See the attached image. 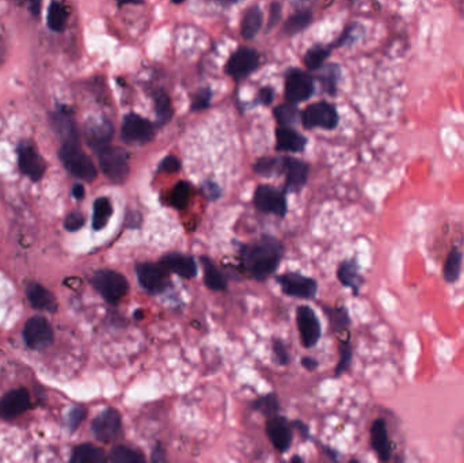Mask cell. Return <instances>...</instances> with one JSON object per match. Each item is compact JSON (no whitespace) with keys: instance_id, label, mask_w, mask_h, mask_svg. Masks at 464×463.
Wrapping results in <instances>:
<instances>
[{"instance_id":"cell-1","label":"cell","mask_w":464,"mask_h":463,"mask_svg":"<svg viewBox=\"0 0 464 463\" xmlns=\"http://www.w3.org/2000/svg\"><path fill=\"white\" fill-rule=\"evenodd\" d=\"M282 253L284 247L275 238L262 237L242 247V264L255 280L264 281L277 271Z\"/></svg>"},{"instance_id":"cell-2","label":"cell","mask_w":464,"mask_h":463,"mask_svg":"<svg viewBox=\"0 0 464 463\" xmlns=\"http://www.w3.org/2000/svg\"><path fill=\"white\" fill-rule=\"evenodd\" d=\"M58 157L71 175L87 182L95 180L97 167L94 166L90 157L83 152L81 141L61 143Z\"/></svg>"},{"instance_id":"cell-3","label":"cell","mask_w":464,"mask_h":463,"mask_svg":"<svg viewBox=\"0 0 464 463\" xmlns=\"http://www.w3.org/2000/svg\"><path fill=\"white\" fill-rule=\"evenodd\" d=\"M104 174L114 184H124L129 174V155L115 146H108L97 152Z\"/></svg>"},{"instance_id":"cell-4","label":"cell","mask_w":464,"mask_h":463,"mask_svg":"<svg viewBox=\"0 0 464 463\" xmlns=\"http://www.w3.org/2000/svg\"><path fill=\"white\" fill-rule=\"evenodd\" d=\"M91 284L95 291L110 304H115L122 299L129 291V283L121 273L102 269L94 273Z\"/></svg>"},{"instance_id":"cell-5","label":"cell","mask_w":464,"mask_h":463,"mask_svg":"<svg viewBox=\"0 0 464 463\" xmlns=\"http://www.w3.org/2000/svg\"><path fill=\"white\" fill-rule=\"evenodd\" d=\"M22 337L30 350L44 351L54 343L55 334L49 321L42 315L29 318L24 327Z\"/></svg>"},{"instance_id":"cell-6","label":"cell","mask_w":464,"mask_h":463,"mask_svg":"<svg viewBox=\"0 0 464 463\" xmlns=\"http://www.w3.org/2000/svg\"><path fill=\"white\" fill-rule=\"evenodd\" d=\"M155 136V125L136 113H128L122 118L121 139L127 144L141 146Z\"/></svg>"},{"instance_id":"cell-7","label":"cell","mask_w":464,"mask_h":463,"mask_svg":"<svg viewBox=\"0 0 464 463\" xmlns=\"http://www.w3.org/2000/svg\"><path fill=\"white\" fill-rule=\"evenodd\" d=\"M301 124L307 130L322 128V130H334L339 124V116L335 107L328 102H317L301 113Z\"/></svg>"},{"instance_id":"cell-8","label":"cell","mask_w":464,"mask_h":463,"mask_svg":"<svg viewBox=\"0 0 464 463\" xmlns=\"http://www.w3.org/2000/svg\"><path fill=\"white\" fill-rule=\"evenodd\" d=\"M315 86L314 79L299 68H291L285 74V88L284 95L288 104H301L311 98Z\"/></svg>"},{"instance_id":"cell-9","label":"cell","mask_w":464,"mask_h":463,"mask_svg":"<svg viewBox=\"0 0 464 463\" xmlns=\"http://www.w3.org/2000/svg\"><path fill=\"white\" fill-rule=\"evenodd\" d=\"M18 166L19 170L33 182L41 181L47 171V162L31 140H24L19 143Z\"/></svg>"},{"instance_id":"cell-10","label":"cell","mask_w":464,"mask_h":463,"mask_svg":"<svg viewBox=\"0 0 464 463\" xmlns=\"http://www.w3.org/2000/svg\"><path fill=\"white\" fill-rule=\"evenodd\" d=\"M137 281L148 294H161L170 285L168 273L161 264L140 262L136 265Z\"/></svg>"},{"instance_id":"cell-11","label":"cell","mask_w":464,"mask_h":463,"mask_svg":"<svg viewBox=\"0 0 464 463\" xmlns=\"http://www.w3.org/2000/svg\"><path fill=\"white\" fill-rule=\"evenodd\" d=\"M281 291L292 298L314 299L318 292V284L314 278L301 273H284L277 277Z\"/></svg>"},{"instance_id":"cell-12","label":"cell","mask_w":464,"mask_h":463,"mask_svg":"<svg viewBox=\"0 0 464 463\" xmlns=\"http://www.w3.org/2000/svg\"><path fill=\"white\" fill-rule=\"evenodd\" d=\"M259 56L253 48H239L228 58L225 72L235 81H242L258 68Z\"/></svg>"},{"instance_id":"cell-13","label":"cell","mask_w":464,"mask_h":463,"mask_svg":"<svg viewBox=\"0 0 464 463\" xmlns=\"http://www.w3.org/2000/svg\"><path fill=\"white\" fill-rule=\"evenodd\" d=\"M122 420L121 414L115 409L108 408L101 411L91 423V432L94 437L102 443H110L121 432Z\"/></svg>"},{"instance_id":"cell-14","label":"cell","mask_w":464,"mask_h":463,"mask_svg":"<svg viewBox=\"0 0 464 463\" xmlns=\"http://www.w3.org/2000/svg\"><path fill=\"white\" fill-rule=\"evenodd\" d=\"M296 324L301 344L305 348H314L322 336V327L315 311L310 306H301L296 313Z\"/></svg>"},{"instance_id":"cell-15","label":"cell","mask_w":464,"mask_h":463,"mask_svg":"<svg viewBox=\"0 0 464 463\" xmlns=\"http://www.w3.org/2000/svg\"><path fill=\"white\" fill-rule=\"evenodd\" d=\"M114 134V127L106 117H91L84 125V137L87 144L98 152L99 150L110 146L111 137Z\"/></svg>"},{"instance_id":"cell-16","label":"cell","mask_w":464,"mask_h":463,"mask_svg":"<svg viewBox=\"0 0 464 463\" xmlns=\"http://www.w3.org/2000/svg\"><path fill=\"white\" fill-rule=\"evenodd\" d=\"M254 205L265 214H273L277 217L287 215V200L282 191L269 185H259L254 193Z\"/></svg>"},{"instance_id":"cell-17","label":"cell","mask_w":464,"mask_h":463,"mask_svg":"<svg viewBox=\"0 0 464 463\" xmlns=\"http://www.w3.org/2000/svg\"><path fill=\"white\" fill-rule=\"evenodd\" d=\"M30 409L28 389H15L6 393L0 400V417L6 421L15 420Z\"/></svg>"},{"instance_id":"cell-18","label":"cell","mask_w":464,"mask_h":463,"mask_svg":"<svg viewBox=\"0 0 464 463\" xmlns=\"http://www.w3.org/2000/svg\"><path fill=\"white\" fill-rule=\"evenodd\" d=\"M282 171L285 173V187L284 191L289 193H299L305 187L308 180V164L301 159L292 157L282 158Z\"/></svg>"},{"instance_id":"cell-19","label":"cell","mask_w":464,"mask_h":463,"mask_svg":"<svg viewBox=\"0 0 464 463\" xmlns=\"http://www.w3.org/2000/svg\"><path fill=\"white\" fill-rule=\"evenodd\" d=\"M266 435L278 453H285L292 444V428L287 418L278 414L268 418Z\"/></svg>"},{"instance_id":"cell-20","label":"cell","mask_w":464,"mask_h":463,"mask_svg":"<svg viewBox=\"0 0 464 463\" xmlns=\"http://www.w3.org/2000/svg\"><path fill=\"white\" fill-rule=\"evenodd\" d=\"M159 264L167 272L175 273L184 278H194L198 273V267L194 257L181 253L166 254L161 258Z\"/></svg>"},{"instance_id":"cell-21","label":"cell","mask_w":464,"mask_h":463,"mask_svg":"<svg viewBox=\"0 0 464 463\" xmlns=\"http://www.w3.org/2000/svg\"><path fill=\"white\" fill-rule=\"evenodd\" d=\"M26 297H28L29 303L33 308L45 311V313H56L58 303L56 299L55 295L47 290L44 285L30 281L26 287Z\"/></svg>"},{"instance_id":"cell-22","label":"cell","mask_w":464,"mask_h":463,"mask_svg":"<svg viewBox=\"0 0 464 463\" xmlns=\"http://www.w3.org/2000/svg\"><path fill=\"white\" fill-rule=\"evenodd\" d=\"M371 444L378 458L383 463L388 462L391 457V443H390L385 421L382 418L375 420L371 427Z\"/></svg>"},{"instance_id":"cell-23","label":"cell","mask_w":464,"mask_h":463,"mask_svg":"<svg viewBox=\"0 0 464 463\" xmlns=\"http://www.w3.org/2000/svg\"><path fill=\"white\" fill-rule=\"evenodd\" d=\"M51 124L56 134L61 139V143L81 141L77 125L71 116L65 110H58L51 114Z\"/></svg>"},{"instance_id":"cell-24","label":"cell","mask_w":464,"mask_h":463,"mask_svg":"<svg viewBox=\"0 0 464 463\" xmlns=\"http://www.w3.org/2000/svg\"><path fill=\"white\" fill-rule=\"evenodd\" d=\"M275 148L285 152H301L307 146V139L292 128L280 127L275 131Z\"/></svg>"},{"instance_id":"cell-25","label":"cell","mask_w":464,"mask_h":463,"mask_svg":"<svg viewBox=\"0 0 464 463\" xmlns=\"http://www.w3.org/2000/svg\"><path fill=\"white\" fill-rule=\"evenodd\" d=\"M337 277L344 287L353 290L355 295L358 294V290L362 284V277L360 276L358 264L355 262V260H346L341 262L337 271Z\"/></svg>"},{"instance_id":"cell-26","label":"cell","mask_w":464,"mask_h":463,"mask_svg":"<svg viewBox=\"0 0 464 463\" xmlns=\"http://www.w3.org/2000/svg\"><path fill=\"white\" fill-rule=\"evenodd\" d=\"M71 463H108L106 454L102 448L90 444L83 443L74 448L71 455Z\"/></svg>"},{"instance_id":"cell-27","label":"cell","mask_w":464,"mask_h":463,"mask_svg":"<svg viewBox=\"0 0 464 463\" xmlns=\"http://www.w3.org/2000/svg\"><path fill=\"white\" fill-rule=\"evenodd\" d=\"M264 24V13L258 6H253L247 8L241 25V33L245 40H253Z\"/></svg>"},{"instance_id":"cell-28","label":"cell","mask_w":464,"mask_h":463,"mask_svg":"<svg viewBox=\"0 0 464 463\" xmlns=\"http://www.w3.org/2000/svg\"><path fill=\"white\" fill-rule=\"evenodd\" d=\"M201 264L204 268V281L205 285L212 291H224L227 288V280L224 274L220 272L218 267L208 257L201 258Z\"/></svg>"},{"instance_id":"cell-29","label":"cell","mask_w":464,"mask_h":463,"mask_svg":"<svg viewBox=\"0 0 464 463\" xmlns=\"http://www.w3.org/2000/svg\"><path fill=\"white\" fill-rule=\"evenodd\" d=\"M463 253L458 249H452L447 256L442 267V277L447 283H456L462 273Z\"/></svg>"},{"instance_id":"cell-30","label":"cell","mask_w":464,"mask_h":463,"mask_svg":"<svg viewBox=\"0 0 464 463\" xmlns=\"http://www.w3.org/2000/svg\"><path fill=\"white\" fill-rule=\"evenodd\" d=\"M333 47L330 45H323V44H315L312 45L304 55V65L310 71H318L322 70L325 61L328 60V56L331 54Z\"/></svg>"},{"instance_id":"cell-31","label":"cell","mask_w":464,"mask_h":463,"mask_svg":"<svg viewBox=\"0 0 464 463\" xmlns=\"http://www.w3.org/2000/svg\"><path fill=\"white\" fill-rule=\"evenodd\" d=\"M113 214V207L108 197H99L93 207V230L101 231L106 227Z\"/></svg>"},{"instance_id":"cell-32","label":"cell","mask_w":464,"mask_h":463,"mask_svg":"<svg viewBox=\"0 0 464 463\" xmlns=\"http://www.w3.org/2000/svg\"><path fill=\"white\" fill-rule=\"evenodd\" d=\"M152 100H154V108H155L158 125L167 124L173 117V105H171L168 94L162 88H158L152 93Z\"/></svg>"},{"instance_id":"cell-33","label":"cell","mask_w":464,"mask_h":463,"mask_svg":"<svg viewBox=\"0 0 464 463\" xmlns=\"http://www.w3.org/2000/svg\"><path fill=\"white\" fill-rule=\"evenodd\" d=\"M312 24V13L310 10H303L291 15L282 25L281 31L287 36H294L301 33Z\"/></svg>"},{"instance_id":"cell-34","label":"cell","mask_w":464,"mask_h":463,"mask_svg":"<svg viewBox=\"0 0 464 463\" xmlns=\"http://www.w3.org/2000/svg\"><path fill=\"white\" fill-rule=\"evenodd\" d=\"M111 463H145V457L141 451L128 446H115L110 451Z\"/></svg>"},{"instance_id":"cell-35","label":"cell","mask_w":464,"mask_h":463,"mask_svg":"<svg viewBox=\"0 0 464 463\" xmlns=\"http://www.w3.org/2000/svg\"><path fill=\"white\" fill-rule=\"evenodd\" d=\"M341 74L342 71L338 64H328L322 67V71L319 74V81L323 90L330 95H335L338 83L341 81Z\"/></svg>"},{"instance_id":"cell-36","label":"cell","mask_w":464,"mask_h":463,"mask_svg":"<svg viewBox=\"0 0 464 463\" xmlns=\"http://www.w3.org/2000/svg\"><path fill=\"white\" fill-rule=\"evenodd\" d=\"M273 114L277 123L285 128H291L292 125H296L298 121L301 120V113L298 109V107L294 104H288V102L278 105L273 110Z\"/></svg>"},{"instance_id":"cell-37","label":"cell","mask_w":464,"mask_h":463,"mask_svg":"<svg viewBox=\"0 0 464 463\" xmlns=\"http://www.w3.org/2000/svg\"><path fill=\"white\" fill-rule=\"evenodd\" d=\"M67 18H68V11L61 3L54 1L49 4L47 21H48V26L51 30L57 31V33L63 31L65 29Z\"/></svg>"},{"instance_id":"cell-38","label":"cell","mask_w":464,"mask_h":463,"mask_svg":"<svg viewBox=\"0 0 464 463\" xmlns=\"http://www.w3.org/2000/svg\"><path fill=\"white\" fill-rule=\"evenodd\" d=\"M251 408H253V410L261 413L262 416H265L266 418H272L274 416H277L280 404H278L277 395L274 393H269V394L262 395L258 400H255L251 404Z\"/></svg>"},{"instance_id":"cell-39","label":"cell","mask_w":464,"mask_h":463,"mask_svg":"<svg viewBox=\"0 0 464 463\" xmlns=\"http://www.w3.org/2000/svg\"><path fill=\"white\" fill-rule=\"evenodd\" d=\"M325 314L328 318V322L331 325L333 331H341L346 330L351 325V318L346 311V308H333V307H325Z\"/></svg>"},{"instance_id":"cell-40","label":"cell","mask_w":464,"mask_h":463,"mask_svg":"<svg viewBox=\"0 0 464 463\" xmlns=\"http://www.w3.org/2000/svg\"><path fill=\"white\" fill-rule=\"evenodd\" d=\"M189 198H191V185L186 181H179L175 184L168 201L175 210H184L188 205Z\"/></svg>"},{"instance_id":"cell-41","label":"cell","mask_w":464,"mask_h":463,"mask_svg":"<svg viewBox=\"0 0 464 463\" xmlns=\"http://www.w3.org/2000/svg\"><path fill=\"white\" fill-rule=\"evenodd\" d=\"M253 168L258 175H264V177L273 175L278 171H282V158L264 157L255 162Z\"/></svg>"},{"instance_id":"cell-42","label":"cell","mask_w":464,"mask_h":463,"mask_svg":"<svg viewBox=\"0 0 464 463\" xmlns=\"http://www.w3.org/2000/svg\"><path fill=\"white\" fill-rule=\"evenodd\" d=\"M352 357H353V354H352V347H351L349 341L342 343L341 348H339V360H338V364H337V368H335V377H339L345 371L349 370L351 363H352Z\"/></svg>"},{"instance_id":"cell-43","label":"cell","mask_w":464,"mask_h":463,"mask_svg":"<svg viewBox=\"0 0 464 463\" xmlns=\"http://www.w3.org/2000/svg\"><path fill=\"white\" fill-rule=\"evenodd\" d=\"M86 414H87V410L83 408V407H74V408L70 410V413L67 414L65 424H67V428L70 430L71 434L78 430V427L82 424Z\"/></svg>"},{"instance_id":"cell-44","label":"cell","mask_w":464,"mask_h":463,"mask_svg":"<svg viewBox=\"0 0 464 463\" xmlns=\"http://www.w3.org/2000/svg\"><path fill=\"white\" fill-rule=\"evenodd\" d=\"M212 100V90L209 87H202L197 91V94L193 98L191 102V109L204 110L209 108Z\"/></svg>"},{"instance_id":"cell-45","label":"cell","mask_w":464,"mask_h":463,"mask_svg":"<svg viewBox=\"0 0 464 463\" xmlns=\"http://www.w3.org/2000/svg\"><path fill=\"white\" fill-rule=\"evenodd\" d=\"M84 215L79 211H72L71 214L67 215V218L64 220V228L70 233H75L79 231L84 226Z\"/></svg>"},{"instance_id":"cell-46","label":"cell","mask_w":464,"mask_h":463,"mask_svg":"<svg viewBox=\"0 0 464 463\" xmlns=\"http://www.w3.org/2000/svg\"><path fill=\"white\" fill-rule=\"evenodd\" d=\"M272 348H273L274 359L277 360V363L280 366H287L289 363V354H288L287 345L280 338H274Z\"/></svg>"},{"instance_id":"cell-47","label":"cell","mask_w":464,"mask_h":463,"mask_svg":"<svg viewBox=\"0 0 464 463\" xmlns=\"http://www.w3.org/2000/svg\"><path fill=\"white\" fill-rule=\"evenodd\" d=\"M179 168H181L179 159L177 157H174V155H168V157H166L164 159H162V162L159 164L158 173H161V171H164V173H177Z\"/></svg>"},{"instance_id":"cell-48","label":"cell","mask_w":464,"mask_h":463,"mask_svg":"<svg viewBox=\"0 0 464 463\" xmlns=\"http://www.w3.org/2000/svg\"><path fill=\"white\" fill-rule=\"evenodd\" d=\"M202 191H204V196H205L208 200H211V201L218 200V197L221 196V189L218 188V184L211 182V181L204 182V185H202Z\"/></svg>"},{"instance_id":"cell-49","label":"cell","mask_w":464,"mask_h":463,"mask_svg":"<svg viewBox=\"0 0 464 463\" xmlns=\"http://www.w3.org/2000/svg\"><path fill=\"white\" fill-rule=\"evenodd\" d=\"M274 98V91L273 88L271 87H264L259 90L258 95H257V100H255V104H261V105H271L273 102Z\"/></svg>"},{"instance_id":"cell-50","label":"cell","mask_w":464,"mask_h":463,"mask_svg":"<svg viewBox=\"0 0 464 463\" xmlns=\"http://www.w3.org/2000/svg\"><path fill=\"white\" fill-rule=\"evenodd\" d=\"M280 18H281V4L280 3H272L266 31H271L277 25V22L280 21Z\"/></svg>"},{"instance_id":"cell-51","label":"cell","mask_w":464,"mask_h":463,"mask_svg":"<svg viewBox=\"0 0 464 463\" xmlns=\"http://www.w3.org/2000/svg\"><path fill=\"white\" fill-rule=\"evenodd\" d=\"M301 364H303V367H304L305 370H308V371H315V370L318 368V366H319L318 360L314 359V357H311V356H305V357H303Z\"/></svg>"},{"instance_id":"cell-52","label":"cell","mask_w":464,"mask_h":463,"mask_svg":"<svg viewBox=\"0 0 464 463\" xmlns=\"http://www.w3.org/2000/svg\"><path fill=\"white\" fill-rule=\"evenodd\" d=\"M84 194H86V189L82 184H75L72 188V197L77 200H82Z\"/></svg>"},{"instance_id":"cell-53","label":"cell","mask_w":464,"mask_h":463,"mask_svg":"<svg viewBox=\"0 0 464 463\" xmlns=\"http://www.w3.org/2000/svg\"><path fill=\"white\" fill-rule=\"evenodd\" d=\"M294 425L298 428V432L301 434V436L303 437V439H307V437L310 436L308 427H307L304 423H301V421H295V423H294Z\"/></svg>"},{"instance_id":"cell-54","label":"cell","mask_w":464,"mask_h":463,"mask_svg":"<svg viewBox=\"0 0 464 463\" xmlns=\"http://www.w3.org/2000/svg\"><path fill=\"white\" fill-rule=\"evenodd\" d=\"M41 11V3L40 1H35V3H31L30 4V13L33 15H38Z\"/></svg>"},{"instance_id":"cell-55","label":"cell","mask_w":464,"mask_h":463,"mask_svg":"<svg viewBox=\"0 0 464 463\" xmlns=\"http://www.w3.org/2000/svg\"><path fill=\"white\" fill-rule=\"evenodd\" d=\"M134 317H135V320H137V321L143 320V317H144V313H143V310H137V311H135Z\"/></svg>"},{"instance_id":"cell-56","label":"cell","mask_w":464,"mask_h":463,"mask_svg":"<svg viewBox=\"0 0 464 463\" xmlns=\"http://www.w3.org/2000/svg\"><path fill=\"white\" fill-rule=\"evenodd\" d=\"M288 463H304V462H303V460H301L299 455H295V457H292V458H291V461H289V462Z\"/></svg>"},{"instance_id":"cell-57","label":"cell","mask_w":464,"mask_h":463,"mask_svg":"<svg viewBox=\"0 0 464 463\" xmlns=\"http://www.w3.org/2000/svg\"><path fill=\"white\" fill-rule=\"evenodd\" d=\"M349 463H358V462H357V461H355V460H353V461H351V462Z\"/></svg>"}]
</instances>
